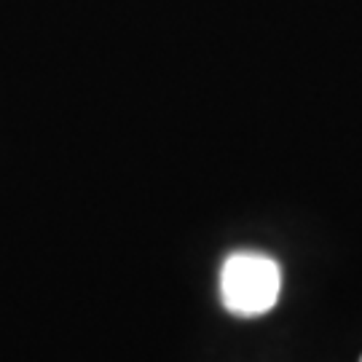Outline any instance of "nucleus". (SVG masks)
<instances>
[{"instance_id": "1", "label": "nucleus", "mask_w": 362, "mask_h": 362, "mask_svg": "<svg viewBox=\"0 0 362 362\" xmlns=\"http://www.w3.org/2000/svg\"><path fill=\"white\" fill-rule=\"evenodd\" d=\"M282 290L279 263L263 252H231L220 269V298L233 317H260L274 309Z\"/></svg>"}, {"instance_id": "2", "label": "nucleus", "mask_w": 362, "mask_h": 362, "mask_svg": "<svg viewBox=\"0 0 362 362\" xmlns=\"http://www.w3.org/2000/svg\"><path fill=\"white\" fill-rule=\"evenodd\" d=\"M360 362H362V360H360Z\"/></svg>"}]
</instances>
